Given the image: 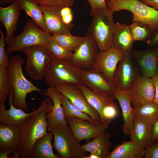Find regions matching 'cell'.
Returning a JSON list of instances; mask_svg holds the SVG:
<instances>
[{
  "label": "cell",
  "instance_id": "obj_34",
  "mask_svg": "<svg viewBox=\"0 0 158 158\" xmlns=\"http://www.w3.org/2000/svg\"><path fill=\"white\" fill-rule=\"evenodd\" d=\"M51 59L69 60L72 57V51L66 49L52 38L47 45Z\"/></svg>",
  "mask_w": 158,
  "mask_h": 158
},
{
  "label": "cell",
  "instance_id": "obj_11",
  "mask_svg": "<svg viewBox=\"0 0 158 158\" xmlns=\"http://www.w3.org/2000/svg\"><path fill=\"white\" fill-rule=\"evenodd\" d=\"M155 88L152 78L140 75L128 90L132 104L136 108L154 102Z\"/></svg>",
  "mask_w": 158,
  "mask_h": 158
},
{
  "label": "cell",
  "instance_id": "obj_40",
  "mask_svg": "<svg viewBox=\"0 0 158 158\" xmlns=\"http://www.w3.org/2000/svg\"><path fill=\"white\" fill-rule=\"evenodd\" d=\"M61 16L63 22L67 25H71L73 19V15L70 7L62 8L60 11Z\"/></svg>",
  "mask_w": 158,
  "mask_h": 158
},
{
  "label": "cell",
  "instance_id": "obj_15",
  "mask_svg": "<svg viewBox=\"0 0 158 158\" xmlns=\"http://www.w3.org/2000/svg\"><path fill=\"white\" fill-rule=\"evenodd\" d=\"M130 53L142 75L152 78L158 72V46L143 50L132 49Z\"/></svg>",
  "mask_w": 158,
  "mask_h": 158
},
{
  "label": "cell",
  "instance_id": "obj_38",
  "mask_svg": "<svg viewBox=\"0 0 158 158\" xmlns=\"http://www.w3.org/2000/svg\"><path fill=\"white\" fill-rule=\"evenodd\" d=\"M89 3L91 7L90 16H93L98 11L104 9H107L105 0H87Z\"/></svg>",
  "mask_w": 158,
  "mask_h": 158
},
{
  "label": "cell",
  "instance_id": "obj_39",
  "mask_svg": "<svg viewBox=\"0 0 158 158\" xmlns=\"http://www.w3.org/2000/svg\"><path fill=\"white\" fill-rule=\"evenodd\" d=\"M145 149V158H158V141L152 142Z\"/></svg>",
  "mask_w": 158,
  "mask_h": 158
},
{
  "label": "cell",
  "instance_id": "obj_14",
  "mask_svg": "<svg viewBox=\"0 0 158 158\" xmlns=\"http://www.w3.org/2000/svg\"><path fill=\"white\" fill-rule=\"evenodd\" d=\"M85 36V40L74 51L70 60L73 64L81 68L92 67L99 51L96 42L89 34L87 32Z\"/></svg>",
  "mask_w": 158,
  "mask_h": 158
},
{
  "label": "cell",
  "instance_id": "obj_18",
  "mask_svg": "<svg viewBox=\"0 0 158 158\" xmlns=\"http://www.w3.org/2000/svg\"><path fill=\"white\" fill-rule=\"evenodd\" d=\"M14 96L13 89L11 86L8 95V102L10 106L9 109H6L5 102H0V124L19 126L36 110L35 108H34L31 112L26 113L22 109L15 107L13 104Z\"/></svg>",
  "mask_w": 158,
  "mask_h": 158
},
{
  "label": "cell",
  "instance_id": "obj_41",
  "mask_svg": "<svg viewBox=\"0 0 158 158\" xmlns=\"http://www.w3.org/2000/svg\"><path fill=\"white\" fill-rule=\"evenodd\" d=\"M118 107L108 106L104 108L103 114L104 117L111 122V120L115 117L118 114Z\"/></svg>",
  "mask_w": 158,
  "mask_h": 158
},
{
  "label": "cell",
  "instance_id": "obj_44",
  "mask_svg": "<svg viewBox=\"0 0 158 158\" xmlns=\"http://www.w3.org/2000/svg\"><path fill=\"white\" fill-rule=\"evenodd\" d=\"M152 78L154 83L155 91L154 102L158 105V72Z\"/></svg>",
  "mask_w": 158,
  "mask_h": 158
},
{
  "label": "cell",
  "instance_id": "obj_47",
  "mask_svg": "<svg viewBox=\"0 0 158 158\" xmlns=\"http://www.w3.org/2000/svg\"><path fill=\"white\" fill-rule=\"evenodd\" d=\"M85 158H99V157L95 154L90 153V155H87Z\"/></svg>",
  "mask_w": 158,
  "mask_h": 158
},
{
  "label": "cell",
  "instance_id": "obj_42",
  "mask_svg": "<svg viewBox=\"0 0 158 158\" xmlns=\"http://www.w3.org/2000/svg\"><path fill=\"white\" fill-rule=\"evenodd\" d=\"M147 44L149 48L158 46V31L154 32L152 38Z\"/></svg>",
  "mask_w": 158,
  "mask_h": 158
},
{
  "label": "cell",
  "instance_id": "obj_33",
  "mask_svg": "<svg viewBox=\"0 0 158 158\" xmlns=\"http://www.w3.org/2000/svg\"><path fill=\"white\" fill-rule=\"evenodd\" d=\"M51 38L60 45L71 51H75L85 40L86 36L77 37L62 34H55Z\"/></svg>",
  "mask_w": 158,
  "mask_h": 158
},
{
  "label": "cell",
  "instance_id": "obj_24",
  "mask_svg": "<svg viewBox=\"0 0 158 158\" xmlns=\"http://www.w3.org/2000/svg\"><path fill=\"white\" fill-rule=\"evenodd\" d=\"M145 149L135 141L125 140L109 152L106 158H142L144 157Z\"/></svg>",
  "mask_w": 158,
  "mask_h": 158
},
{
  "label": "cell",
  "instance_id": "obj_3",
  "mask_svg": "<svg viewBox=\"0 0 158 158\" xmlns=\"http://www.w3.org/2000/svg\"><path fill=\"white\" fill-rule=\"evenodd\" d=\"M114 13L109 8L99 11L93 16L88 29L99 51H106L113 45Z\"/></svg>",
  "mask_w": 158,
  "mask_h": 158
},
{
  "label": "cell",
  "instance_id": "obj_46",
  "mask_svg": "<svg viewBox=\"0 0 158 158\" xmlns=\"http://www.w3.org/2000/svg\"><path fill=\"white\" fill-rule=\"evenodd\" d=\"M13 150L4 151L2 152H0V158H8V155L9 154L13 153Z\"/></svg>",
  "mask_w": 158,
  "mask_h": 158
},
{
  "label": "cell",
  "instance_id": "obj_19",
  "mask_svg": "<svg viewBox=\"0 0 158 158\" xmlns=\"http://www.w3.org/2000/svg\"><path fill=\"white\" fill-rule=\"evenodd\" d=\"M83 91L89 104L98 112L101 119V123L107 128L111 122L104 116L103 111L108 106L118 107L117 103L114 102L113 97L104 94H97L83 84L78 85Z\"/></svg>",
  "mask_w": 158,
  "mask_h": 158
},
{
  "label": "cell",
  "instance_id": "obj_8",
  "mask_svg": "<svg viewBox=\"0 0 158 158\" xmlns=\"http://www.w3.org/2000/svg\"><path fill=\"white\" fill-rule=\"evenodd\" d=\"M22 51L27 58L25 70L30 77L34 80L45 78L48 72L51 59L47 45H33Z\"/></svg>",
  "mask_w": 158,
  "mask_h": 158
},
{
  "label": "cell",
  "instance_id": "obj_32",
  "mask_svg": "<svg viewBox=\"0 0 158 158\" xmlns=\"http://www.w3.org/2000/svg\"><path fill=\"white\" fill-rule=\"evenodd\" d=\"M133 22L129 26L134 42L142 41L147 43L156 32L145 24L138 21Z\"/></svg>",
  "mask_w": 158,
  "mask_h": 158
},
{
  "label": "cell",
  "instance_id": "obj_29",
  "mask_svg": "<svg viewBox=\"0 0 158 158\" xmlns=\"http://www.w3.org/2000/svg\"><path fill=\"white\" fill-rule=\"evenodd\" d=\"M53 135L52 132L38 140L33 146L32 158H60L54 153L51 141Z\"/></svg>",
  "mask_w": 158,
  "mask_h": 158
},
{
  "label": "cell",
  "instance_id": "obj_20",
  "mask_svg": "<svg viewBox=\"0 0 158 158\" xmlns=\"http://www.w3.org/2000/svg\"><path fill=\"white\" fill-rule=\"evenodd\" d=\"M44 94L49 97L53 102L52 111L47 114V129L49 132L60 124H68L64 117L61 100V93L53 86H49Z\"/></svg>",
  "mask_w": 158,
  "mask_h": 158
},
{
  "label": "cell",
  "instance_id": "obj_7",
  "mask_svg": "<svg viewBox=\"0 0 158 158\" xmlns=\"http://www.w3.org/2000/svg\"><path fill=\"white\" fill-rule=\"evenodd\" d=\"M82 70L70 60L51 59L45 82L49 86L66 83L80 85L83 84L81 80Z\"/></svg>",
  "mask_w": 158,
  "mask_h": 158
},
{
  "label": "cell",
  "instance_id": "obj_13",
  "mask_svg": "<svg viewBox=\"0 0 158 158\" xmlns=\"http://www.w3.org/2000/svg\"><path fill=\"white\" fill-rule=\"evenodd\" d=\"M72 133L79 142L83 140L88 142L106 132L108 129L101 123H95L76 118L66 119Z\"/></svg>",
  "mask_w": 158,
  "mask_h": 158
},
{
  "label": "cell",
  "instance_id": "obj_22",
  "mask_svg": "<svg viewBox=\"0 0 158 158\" xmlns=\"http://www.w3.org/2000/svg\"><path fill=\"white\" fill-rule=\"evenodd\" d=\"M21 11L15 1L6 7H0V21L6 31L5 42L6 44L16 31V26Z\"/></svg>",
  "mask_w": 158,
  "mask_h": 158
},
{
  "label": "cell",
  "instance_id": "obj_23",
  "mask_svg": "<svg viewBox=\"0 0 158 158\" xmlns=\"http://www.w3.org/2000/svg\"><path fill=\"white\" fill-rule=\"evenodd\" d=\"M134 42L129 25L125 24L115 23L113 44L124 55L130 53Z\"/></svg>",
  "mask_w": 158,
  "mask_h": 158
},
{
  "label": "cell",
  "instance_id": "obj_10",
  "mask_svg": "<svg viewBox=\"0 0 158 158\" xmlns=\"http://www.w3.org/2000/svg\"><path fill=\"white\" fill-rule=\"evenodd\" d=\"M130 53L124 55L119 62L112 81L114 87L122 90H128L141 75Z\"/></svg>",
  "mask_w": 158,
  "mask_h": 158
},
{
  "label": "cell",
  "instance_id": "obj_21",
  "mask_svg": "<svg viewBox=\"0 0 158 158\" xmlns=\"http://www.w3.org/2000/svg\"><path fill=\"white\" fill-rule=\"evenodd\" d=\"M114 99L119 102L122 111L123 124L122 132L126 136L129 135L134 121L133 108L128 90H122L115 87L113 92Z\"/></svg>",
  "mask_w": 158,
  "mask_h": 158
},
{
  "label": "cell",
  "instance_id": "obj_35",
  "mask_svg": "<svg viewBox=\"0 0 158 158\" xmlns=\"http://www.w3.org/2000/svg\"><path fill=\"white\" fill-rule=\"evenodd\" d=\"M11 87L9 68L0 67V102H5Z\"/></svg>",
  "mask_w": 158,
  "mask_h": 158
},
{
  "label": "cell",
  "instance_id": "obj_4",
  "mask_svg": "<svg viewBox=\"0 0 158 158\" xmlns=\"http://www.w3.org/2000/svg\"><path fill=\"white\" fill-rule=\"evenodd\" d=\"M106 4L114 12L121 10L129 11L133 15V21L141 22L155 32L158 31V10L140 0H112Z\"/></svg>",
  "mask_w": 158,
  "mask_h": 158
},
{
  "label": "cell",
  "instance_id": "obj_48",
  "mask_svg": "<svg viewBox=\"0 0 158 158\" xmlns=\"http://www.w3.org/2000/svg\"><path fill=\"white\" fill-rule=\"evenodd\" d=\"M112 0H105V1H106V2L107 3L108 2H109L111 1Z\"/></svg>",
  "mask_w": 158,
  "mask_h": 158
},
{
  "label": "cell",
  "instance_id": "obj_36",
  "mask_svg": "<svg viewBox=\"0 0 158 158\" xmlns=\"http://www.w3.org/2000/svg\"><path fill=\"white\" fill-rule=\"evenodd\" d=\"M0 67L9 68V59L5 49V37L2 30L0 31Z\"/></svg>",
  "mask_w": 158,
  "mask_h": 158
},
{
  "label": "cell",
  "instance_id": "obj_30",
  "mask_svg": "<svg viewBox=\"0 0 158 158\" xmlns=\"http://www.w3.org/2000/svg\"><path fill=\"white\" fill-rule=\"evenodd\" d=\"M134 118L153 125L158 120V105L154 102L133 108Z\"/></svg>",
  "mask_w": 158,
  "mask_h": 158
},
{
  "label": "cell",
  "instance_id": "obj_6",
  "mask_svg": "<svg viewBox=\"0 0 158 158\" xmlns=\"http://www.w3.org/2000/svg\"><path fill=\"white\" fill-rule=\"evenodd\" d=\"M51 39L50 35L40 28L32 20H28L22 32L11 37L6 44V52L9 55L14 51H22L33 45H47Z\"/></svg>",
  "mask_w": 158,
  "mask_h": 158
},
{
  "label": "cell",
  "instance_id": "obj_25",
  "mask_svg": "<svg viewBox=\"0 0 158 158\" xmlns=\"http://www.w3.org/2000/svg\"><path fill=\"white\" fill-rule=\"evenodd\" d=\"M20 134L18 126L0 124V152L16 150L19 146Z\"/></svg>",
  "mask_w": 158,
  "mask_h": 158
},
{
  "label": "cell",
  "instance_id": "obj_26",
  "mask_svg": "<svg viewBox=\"0 0 158 158\" xmlns=\"http://www.w3.org/2000/svg\"><path fill=\"white\" fill-rule=\"evenodd\" d=\"M110 137L109 133L105 132L82 145V147L90 153L97 155L99 158H106L110 152V149L113 147L109 140Z\"/></svg>",
  "mask_w": 158,
  "mask_h": 158
},
{
  "label": "cell",
  "instance_id": "obj_37",
  "mask_svg": "<svg viewBox=\"0 0 158 158\" xmlns=\"http://www.w3.org/2000/svg\"><path fill=\"white\" fill-rule=\"evenodd\" d=\"M40 5L63 8L73 6L74 0H35Z\"/></svg>",
  "mask_w": 158,
  "mask_h": 158
},
{
  "label": "cell",
  "instance_id": "obj_45",
  "mask_svg": "<svg viewBox=\"0 0 158 158\" xmlns=\"http://www.w3.org/2000/svg\"><path fill=\"white\" fill-rule=\"evenodd\" d=\"M146 5L158 9V0H140Z\"/></svg>",
  "mask_w": 158,
  "mask_h": 158
},
{
  "label": "cell",
  "instance_id": "obj_9",
  "mask_svg": "<svg viewBox=\"0 0 158 158\" xmlns=\"http://www.w3.org/2000/svg\"><path fill=\"white\" fill-rule=\"evenodd\" d=\"M54 87L57 91L67 97L79 110L88 114L95 121L101 123L99 114L89 104L78 85L66 83L56 85Z\"/></svg>",
  "mask_w": 158,
  "mask_h": 158
},
{
  "label": "cell",
  "instance_id": "obj_1",
  "mask_svg": "<svg viewBox=\"0 0 158 158\" xmlns=\"http://www.w3.org/2000/svg\"><path fill=\"white\" fill-rule=\"evenodd\" d=\"M53 105L48 97L42 100L39 108L18 126L20 142L18 147L13 151L15 158H32L35 144L48 133L46 115L51 111Z\"/></svg>",
  "mask_w": 158,
  "mask_h": 158
},
{
  "label": "cell",
  "instance_id": "obj_17",
  "mask_svg": "<svg viewBox=\"0 0 158 158\" xmlns=\"http://www.w3.org/2000/svg\"><path fill=\"white\" fill-rule=\"evenodd\" d=\"M81 80L83 84L95 93L113 97V92L115 87L113 83L107 80L100 73L93 70H83Z\"/></svg>",
  "mask_w": 158,
  "mask_h": 158
},
{
  "label": "cell",
  "instance_id": "obj_43",
  "mask_svg": "<svg viewBox=\"0 0 158 158\" xmlns=\"http://www.w3.org/2000/svg\"><path fill=\"white\" fill-rule=\"evenodd\" d=\"M158 141V120L153 126L151 138V143Z\"/></svg>",
  "mask_w": 158,
  "mask_h": 158
},
{
  "label": "cell",
  "instance_id": "obj_5",
  "mask_svg": "<svg viewBox=\"0 0 158 158\" xmlns=\"http://www.w3.org/2000/svg\"><path fill=\"white\" fill-rule=\"evenodd\" d=\"M54 136L53 146L62 158H85L87 152L75 138L68 124H60L51 131Z\"/></svg>",
  "mask_w": 158,
  "mask_h": 158
},
{
  "label": "cell",
  "instance_id": "obj_16",
  "mask_svg": "<svg viewBox=\"0 0 158 158\" xmlns=\"http://www.w3.org/2000/svg\"><path fill=\"white\" fill-rule=\"evenodd\" d=\"M43 13L47 32L49 35L62 34L71 35L70 31L74 26L67 25L63 22L60 11L58 6L40 5Z\"/></svg>",
  "mask_w": 158,
  "mask_h": 158
},
{
  "label": "cell",
  "instance_id": "obj_28",
  "mask_svg": "<svg viewBox=\"0 0 158 158\" xmlns=\"http://www.w3.org/2000/svg\"><path fill=\"white\" fill-rule=\"evenodd\" d=\"M14 1L21 10H24L36 25L47 32L43 13L40 5L35 0H14Z\"/></svg>",
  "mask_w": 158,
  "mask_h": 158
},
{
  "label": "cell",
  "instance_id": "obj_12",
  "mask_svg": "<svg viewBox=\"0 0 158 158\" xmlns=\"http://www.w3.org/2000/svg\"><path fill=\"white\" fill-rule=\"evenodd\" d=\"M124 55L113 45L104 51L99 50L92 70L101 74L109 81L112 82L118 62Z\"/></svg>",
  "mask_w": 158,
  "mask_h": 158
},
{
  "label": "cell",
  "instance_id": "obj_2",
  "mask_svg": "<svg viewBox=\"0 0 158 158\" xmlns=\"http://www.w3.org/2000/svg\"><path fill=\"white\" fill-rule=\"evenodd\" d=\"M24 61L19 55L12 56L9 59V69L11 85L14 92L13 104L15 107L25 111L29 109L26 102L28 94L33 91L42 92V90L34 85L24 76L22 66Z\"/></svg>",
  "mask_w": 158,
  "mask_h": 158
},
{
  "label": "cell",
  "instance_id": "obj_27",
  "mask_svg": "<svg viewBox=\"0 0 158 158\" xmlns=\"http://www.w3.org/2000/svg\"><path fill=\"white\" fill-rule=\"evenodd\" d=\"M153 126L145 121L134 118L129 135L131 140L138 142L145 149L151 143Z\"/></svg>",
  "mask_w": 158,
  "mask_h": 158
},
{
  "label": "cell",
  "instance_id": "obj_31",
  "mask_svg": "<svg viewBox=\"0 0 158 158\" xmlns=\"http://www.w3.org/2000/svg\"><path fill=\"white\" fill-rule=\"evenodd\" d=\"M61 100L65 119L68 118H76L87 121L93 123H101L95 121L88 114L79 110L62 93H61Z\"/></svg>",
  "mask_w": 158,
  "mask_h": 158
}]
</instances>
